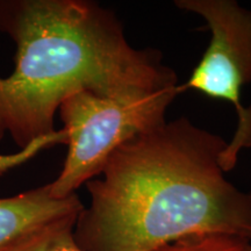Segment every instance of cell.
<instances>
[{"instance_id": "obj_1", "label": "cell", "mask_w": 251, "mask_h": 251, "mask_svg": "<svg viewBox=\"0 0 251 251\" xmlns=\"http://www.w3.org/2000/svg\"><path fill=\"white\" fill-rule=\"evenodd\" d=\"M227 142L181 117L122 144L101 178L85 184L90 205L78 215L83 251H152L194 234L251 241V192L226 179Z\"/></svg>"}, {"instance_id": "obj_2", "label": "cell", "mask_w": 251, "mask_h": 251, "mask_svg": "<svg viewBox=\"0 0 251 251\" xmlns=\"http://www.w3.org/2000/svg\"><path fill=\"white\" fill-rule=\"evenodd\" d=\"M0 31L17 46L0 77V140L21 150L52 135L61 103L80 91L125 97L178 86L159 50L134 48L117 15L89 0H0Z\"/></svg>"}, {"instance_id": "obj_3", "label": "cell", "mask_w": 251, "mask_h": 251, "mask_svg": "<svg viewBox=\"0 0 251 251\" xmlns=\"http://www.w3.org/2000/svg\"><path fill=\"white\" fill-rule=\"evenodd\" d=\"M180 86L125 97L71 94L59 106L68 153L58 177L49 183L55 198H67L101 174L122 144L165 122Z\"/></svg>"}, {"instance_id": "obj_4", "label": "cell", "mask_w": 251, "mask_h": 251, "mask_svg": "<svg viewBox=\"0 0 251 251\" xmlns=\"http://www.w3.org/2000/svg\"><path fill=\"white\" fill-rule=\"evenodd\" d=\"M178 8L200 15L212 33L209 46L181 89L233 106L237 126L220 157L225 172L237 164L241 150L251 148V106L241 101L251 83V11L234 0H177Z\"/></svg>"}, {"instance_id": "obj_5", "label": "cell", "mask_w": 251, "mask_h": 251, "mask_svg": "<svg viewBox=\"0 0 251 251\" xmlns=\"http://www.w3.org/2000/svg\"><path fill=\"white\" fill-rule=\"evenodd\" d=\"M84 205L77 193L55 198L50 185L0 198V251H11L49 226L77 219Z\"/></svg>"}, {"instance_id": "obj_6", "label": "cell", "mask_w": 251, "mask_h": 251, "mask_svg": "<svg viewBox=\"0 0 251 251\" xmlns=\"http://www.w3.org/2000/svg\"><path fill=\"white\" fill-rule=\"evenodd\" d=\"M77 219H67L49 226L11 251H83L75 240Z\"/></svg>"}, {"instance_id": "obj_7", "label": "cell", "mask_w": 251, "mask_h": 251, "mask_svg": "<svg viewBox=\"0 0 251 251\" xmlns=\"http://www.w3.org/2000/svg\"><path fill=\"white\" fill-rule=\"evenodd\" d=\"M152 251H251V241L228 234H194Z\"/></svg>"}, {"instance_id": "obj_8", "label": "cell", "mask_w": 251, "mask_h": 251, "mask_svg": "<svg viewBox=\"0 0 251 251\" xmlns=\"http://www.w3.org/2000/svg\"><path fill=\"white\" fill-rule=\"evenodd\" d=\"M67 143V136L63 129L56 130L52 135L43 137V139L36 140L27 148L17 153H9V155H2L0 153V176L4 175L11 169H14L15 166L23 164V163L27 162L31 157H34L37 152L41 150L48 148V147L54 146V144H65Z\"/></svg>"}]
</instances>
